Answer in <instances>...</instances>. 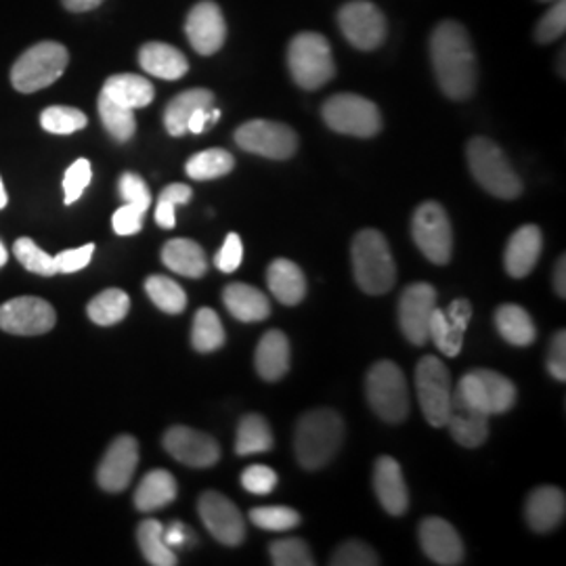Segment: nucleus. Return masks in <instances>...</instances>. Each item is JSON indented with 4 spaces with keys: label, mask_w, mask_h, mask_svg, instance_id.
<instances>
[{
    "label": "nucleus",
    "mask_w": 566,
    "mask_h": 566,
    "mask_svg": "<svg viewBox=\"0 0 566 566\" xmlns=\"http://www.w3.org/2000/svg\"><path fill=\"white\" fill-rule=\"evenodd\" d=\"M430 61L432 72L441 91L453 102H465L472 97L479 67L474 44L460 21H441L430 36Z\"/></svg>",
    "instance_id": "f257e3e1"
},
{
    "label": "nucleus",
    "mask_w": 566,
    "mask_h": 566,
    "mask_svg": "<svg viewBox=\"0 0 566 566\" xmlns=\"http://www.w3.org/2000/svg\"><path fill=\"white\" fill-rule=\"evenodd\" d=\"M343 439V418L332 409H313L296 426V458L306 470H319L336 455Z\"/></svg>",
    "instance_id": "f03ea898"
},
{
    "label": "nucleus",
    "mask_w": 566,
    "mask_h": 566,
    "mask_svg": "<svg viewBox=\"0 0 566 566\" xmlns=\"http://www.w3.org/2000/svg\"><path fill=\"white\" fill-rule=\"evenodd\" d=\"M353 271L355 282L365 294L382 296L390 292L397 282V266L385 235L376 229H365L357 233L353 242Z\"/></svg>",
    "instance_id": "7ed1b4c3"
},
{
    "label": "nucleus",
    "mask_w": 566,
    "mask_h": 566,
    "mask_svg": "<svg viewBox=\"0 0 566 566\" xmlns=\"http://www.w3.org/2000/svg\"><path fill=\"white\" fill-rule=\"evenodd\" d=\"M472 177L500 200H516L523 193V181L504 156V151L486 137H474L465 147Z\"/></svg>",
    "instance_id": "20e7f679"
},
{
    "label": "nucleus",
    "mask_w": 566,
    "mask_h": 566,
    "mask_svg": "<svg viewBox=\"0 0 566 566\" xmlns=\"http://www.w3.org/2000/svg\"><path fill=\"white\" fill-rule=\"evenodd\" d=\"M287 67L304 91H317L336 76V63L327 39L317 32H301L287 44Z\"/></svg>",
    "instance_id": "39448f33"
},
{
    "label": "nucleus",
    "mask_w": 566,
    "mask_h": 566,
    "mask_svg": "<svg viewBox=\"0 0 566 566\" xmlns=\"http://www.w3.org/2000/svg\"><path fill=\"white\" fill-rule=\"evenodd\" d=\"M70 63V53L60 42L30 46L11 70V84L20 93H36L60 81Z\"/></svg>",
    "instance_id": "423d86ee"
},
{
    "label": "nucleus",
    "mask_w": 566,
    "mask_h": 566,
    "mask_svg": "<svg viewBox=\"0 0 566 566\" xmlns=\"http://www.w3.org/2000/svg\"><path fill=\"white\" fill-rule=\"evenodd\" d=\"M365 392L369 407L390 424L403 422L409 413V392L401 367L392 361H378L369 369Z\"/></svg>",
    "instance_id": "0eeeda50"
},
{
    "label": "nucleus",
    "mask_w": 566,
    "mask_h": 566,
    "mask_svg": "<svg viewBox=\"0 0 566 566\" xmlns=\"http://www.w3.org/2000/svg\"><path fill=\"white\" fill-rule=\"evenodd\" d=\"M322 116L325 124L340 135L369 139L382 130V114L378 105L353 93L329 97L324 103Z\"/></svg>",
    "instance_id": "6e6552de"
},
{
    "label": "nucleus",
    "mask_w": 566,
    "mask_h": 566,
    "mask_svg": "<svg viewBox=\"0 0 566 566\" xmlns=\"http://www.w3.org/2000/svg\"><path fill=\"white\" fill-rule=\"evenodd\" d=\"M411 235L430 263L447 264L453 252V229L446 208L439 202L418 206L411 219Z\"/></svg>",
    "instance_id": "1a4fd4ad"
},
{
    "label": "nucleus",
    "mask_w": 566,
    "mask_h": 566,
    "mask_svg": "<svg viewBox=\"0 0 566 566\" xmlns=\"http://www.w3.org/2000/svg\"><path fill=\"white\" fill-rule=\"evenodd\" d=\"M416 390H418V399L422 405V413L428 424L434 428L446 426L449 405L453 397V386H451V374L439 357L426 355L424 359L418 364Z\"/></svg>",
    "instance_id": "9d476101"
},
{
    "label": "nucleus",
    "mask_w": 566,
    "mask_h": 566,
    "mask_svg": "<svg viewBox=\"0 0 566 566\" xmlns=\"http://www.w3.org/2000/svg\"><path fill=\"white\" fill-rule=\"evenodd\" d=\"M344 39L359 51H376L388 36V23L378 4L369 0H348L338 11Z\"/></svg>",
    "instance_id": "9b49d317"
},
{
    "label": "nucleus",
    "mask_w": 566,
    "mask_h": 566,
    "mask_svg": "<svg viewBox=\"0 0 566 566\" xmlns=\"http://www.w3.org/2000/svg\"><path fill=\"white\" fill-rule=\"evenodd\" d=\"M235 143L248 154L290 160L298 149V135L282 122L250 120L235 130Z\"/></svg>",
    "instance_id": "f8f14e48"
},
{
    "label": "nucleus",
    "mask_w": 566,
    "mask_h": 566,
    "mask_svg": "<svg viewBox=\"0 0 566 566\" xmlns=\"http://www.w3.org/2000/svg\"><path fill=\"white\" fill-rule=\"evenodd\" d=\"M460 397L486 416L506 413L516 401V386L493 369H472L458 385Z\"/></svg>",
    "instance_id": "ddd939ff"
},
{
    "label": "nucleus",
    "mask_w": 566,
    "mask_h": 566,
    "mask_svg": "<svg viewBox=\"0 0 566 566\" xmlns=\"http://www.w3.org/2000/svg\"><path fill=\"white\" fill-rule=\"evenodd\" d=\"M55 308L36 296H20L0 306V329L15 336H41L55 327Z\"/></svg>",
    "instance_id": "4468645a"
},
{
    "label": "nucleus",
    "mask_w": 566,
    "mask_h": 566,
    "mask_svg": "<svg viewBox=\"0 0 566 566\" xmlns=\"http://www.w3.org/2000/svg\"><path fill=\"white\" fill-rule=\"evenodd\" d=\"M198 512L217 542L224 546H240L245 539L242 512L223 493L206 491L198 502Z\"/></svg>",
    "instance_id": "2eb2a0df"
},
{
    "label": "nucleus",
    "mask_w": 566,
    "mask_h": 566,
    "mask_svg": "<svg viewBox=\"0 0 566 566\" xmlns=\"http://www.w3.org/2000/svg\"><path fill=\"white\" fill-rule=\"evenodd\" d=\"M187 41L200 55H214L227 41V21L214 0H200L185 21Z\"/></svg>",
    "instance_id": "dca6fc26"
},
{
    "label": "nucleus",
    "mask_w": 566,
    "mask_h": 566,
    "mask_svg": "<svg viewBox=\"0 0 566 566\" xmlns=\"http://www.w3.org/2000/svg\"><path fill=\"white\" fill-rule=\"evenodd\" d=\"M437 308V290L430 283H411L399 301V324L405 338L416 346L428 343V325Z\"/></svg>",
    "instance_id": "f3484780"
},
{
    "label": "nucleus",
    "mask_w": 566,
    "mask_h": 566,
    "mask_svg": "<svg viewBox=\"0 0 566 566\" xmlns=\"http://www.w3.org/2000/svg\"><path fill=\"white\" fill-rule=\"evenodd\" d=\"M472 317V304L465 298L453 301L449 308H434L430 325H428V340L446 355V357H458L464 346L465 329Z\"/></svg>",
    "instance_id": "a211bd4d"
},
{
    "label": "nucleus",
    "mask_w": 566,
    "mask_h": 566,
    "mask_svg": "<svg viewBox=\"0 0 566 566\" xmlns=\"http://www.w3.org/2000/svg\"><path fill=\"white\" fill-rule=\"evenodd\" d=\"M164 449L181 464L189 468H210L221 458L219 443L187 426H175L164 434Z\"/></svg>",
    "instance_id": "6ab92c4d"
},
{
    "label": "nucleus",
    "mask_w": 566,
    "mask_h": 566,
    "mask_svg": "<svg viewBox=\"0 0 566 566\" xmlns=\"http://www.w3.org/2000/svg\"><path fill=\"white\" fill-rule=\"evenodd\" d=\"M139 464V443L130 434L118 437L103 455L97 483L109 493H120L130 485Z\"/></svg>",
    "instance_id": "aec40b11"
},
{
    "label": "nucleus",
    "mask_w": 566,
    "mask_h": 566,
    "mask_svg": "<svg viewBox=\"0 0 566 566\" xmlns=\"http://www.w3.org/2000/svg\"><path fill=\"white\" fill-rule=\"evenodd\" d=\"M420 546L426 556L441 566H458L464 563V544L458 531L443 518L430 516L420 525Z\"/></svg>",
    "instance_id": "412c9836"
},
{
    "label": "nucleus",
    "mask_w": 566,
    "mask_h": 566,
    "mask_svg": "<svg viewBox=\"0 0 566 566\" xmlns=\"http://www.w3.org/2000/svg\"><path fill=\"white\" fill-rule=\"evenodd\" d=\"M489 418L485 411L476 409L460 397L458 390H453L446 426L458 446L474 449L481 447L489 437Z\"/></svg>",
    "instance_id": "4be33fe9"
},
{
    "label": "nucleus",
    "mask_w": 566,
    "mask_h": 566,
    "mask_svg": "<svg viewBox=\"0 0 566 566\" xmlns=\"http://www.w3.org/2000/svg\"><path fill=\"white\" fill-rule=\"evenodd\" d=\"M374 491L390 516H401L409 506L403 470L395 458L382 455L374 468Z\"/></svg>",
    "instance_id": "5701e85b"
},
{
    "label": "nucleus",
    "mask_w": 566,
    "mask_h": 566,
    "mask_svg": "<svg viewBox=\"0 0 566 566\" xmlns=\"http://www.w3.org/2000/svg\"><path fill=\"white\" fill-rule=\"evenodd\" d=\"M566 497L558 486H539L526 500V523L537 533H549L565 521Z\"/></svg>",
    "instance_id": "b1692460"
},
{
    "label": "nucleus",
    "mask_w": 566,
    "mask_h": 566,
    "mask_svg": "<svg viewBox=\"0 0 566 566\" xmlns=\"http://www.w3.org/2000/svg\"><path fill=\"white\" fill-rule=\"evenodd\" d=\"M542 248H544V238H542L539 227H535V224L521 227L510 238V242L506 245L504 263H506L507 273L512 277H516V280L526 277L533 271V266L539 261Z\"/></svg>",
    "instance_id": "393cba45"
},
{
    "label": "nucleus",
    "mask_w": 566,
    "mask_h": 566,
    "mask_svg": "<svg viewBox=\"0 0 566 566\" xmlns=\"http://www.w3.org/2000/svg\"><path fill=\"white\" fill-rule=\"evenodd\" d=\"M143 70L163 81H179L189 72V61L181 51L166 42H147L139 51Z\"/></svg>",
    "instance_id": "a878e982"
},
{
    "label": "nucleus",
    "mask_w": 566,
    "mask_h": 566,
    "mask_svg": "<svg viewBox=\"0 0 566 566\" xmlns=\"http://www.w3.org/2000/svg\"><path fill=\"white\" fill-rule=\"evenodd\" d=\"M223 303L227 311L243 324L263 322L271 313L269 298L248 283H229L223 290Z\"/></svg>",
    "instance_id": "bb28decb"
},
{
    "label": "nucleus",
    "mask_w": 566,
    "mask_h": 566,
    "mask_svg": "<svg viewBox=\"0 0 566 566\" xmlns=\"http://www.w3.org/2000/svg\"><path fill=\"white\" fill-rule=\"evenodd\" d=\"M256 371L266 382H277L290 369V340L280 329L266 332L254 355Z\"/></svg>",
    "instance_id": "cd10ccee"
},
{
    "label": "nucleus",
    "mask_w": 566,
    "mask_h": 566,
    "mask_svg": "<svg viewBox=\"0 0 566 566\" xmlns=\"http://www.w3.org/2000/svg\"><path fill=\"white\" fill-rule=\"evenodd\" d=\"M266 283L273 296L282 304L294 306L303 303L306 294V280L301 266L287 259H277L273 261L269 271H266Z\"/></svg>",
    "instance_id": "c85d7f7f"
},
{
    "label": "nucleus",
    "mask_w": 566,
    "mask_h": 566,
    "mask_svg": "<svg viewBox=\"0 0 566 566\" xmlns=\"http://www.w3.org/2000/svg\"><path fill=\"white\" fill-rule=\"evenodd\" d=\"M202 107H214V95L208 88H189L177 95L164 109V126L168 135L182 137L187 133V122L191 114Z\"/></svg>",
    "instance_id": "c756f323"
},
{
    "label": "nucleus",
    "mask_w": 566,
    "mask_h": 566,
    "mask_svg": "<svg viewBox=\"0 0 566 566\" xmlns=\"http://www.w3.org/2000/svg\"><path fill=\"white\" fill-rule=\"evenodd\" d=\"M163 263L172 273H179V275L191 277V280L202 277L208 271L202 245L193 240H187V238H177L164 245Z\"/></svg>",
    "instance_id": "7c9ffc66"
},
{
    "label": "nucleus",
    "mask_w": 566,
    "mask_h": 566,
    "mask_svg": "<svg viewBox=\"0 0 566 566\" xmlns=\"http://www.w3.org/2000/svg\"><path fill=\"white\" fill-rule=\"evenodd\" d=\"M102 95L112 102L120 103L128 109H142L154 102V84L137 74H118L107 78L103 84Z\"/></svg>",
    "instance_id": "2f4dec72"
},
{
    "label": "nucleus",
    "mask_w": 566,
    "mask_h": 566,
    "mask_svg": "<svg viewBox=\"0 0 566 566\" xmlns=\"http://www.w3.org/2000/svg\"><path fill=\"white\" fill-rule=\"evenodd\" d=\"M179 486L168 470H151L145 474L135 493V506L142 512H154L177 500Z\"/></svg>",
    "instance_id": "473e14b6"
},
{
    "label": "nucleus",
    "mask_w": 566,
    "mask_h": 566,
    "mask_svg": "<svg viewBox=\"0 0 566 566\" xmlns=\"http://www.w3.org/2000/svg\"><path fill=\"white\" fill-rule=\"evenodd\" d=\"M495 327L500 336L514 346H528L537 338L531 315L518 304H502L495 313Z\"/></svg>",
    "instance_id": "72a5a7b5"
},
{
    "label": "nucleus",
    "mask_w": 566,
    "mask_h": 566,
    "mask_svg": "<svg viewBox=\"0 0 566 566\" xmlns=\"http://www.w3.org/2000/svg\"><path fill=\"white\" fill-rule=\"evenodd\" d=\"M137 539H139L143 556L149 565H179L175 549L164 542V525L160 521H154V518L143 521L139 531H137Z\"/></svg>",
    "instance_id": "f704fd0d"
},
{
    "label": "nucleus",
    "mask_w": 566,
    "mask_h": 566,
    "mask_svg": "<svg viewBox=\"0 0 566 566\" xmlns=\"http://www.w3.org/2000/svg\"><path fill=\"white\" fill-rule=\"evenodd\" d=\"M273 434L263 416L248 413L238 426V441L235 453L238 455H252V453H266L273 449Z\"/></svg>",
    "instance_id": "c9c22d12"
},
{
    "label": "nucleus",
    "mask_w": 566,
    "mask_h": 566,
    "mask_svg": "<svg viewBox=\"0 0 566 566\" xmlns=\"http://www.w3.org/2000/svg\"><path fill=\"white\" fill-rule=\"evenodd\" d=\"M128 311H130V298L124 290L118 287L103 290L102 294H97L86 306L91 322L97 325L120 324L122 319L128 315Z\"/></svg>",
    "instance_id": "e433bc0d"
},
{
    "label": "nucleus",
    "mask_w": 566,
    "mask_h": 566,
    "mask_svg": "<svg viewBox=\"0 0 566 566\" xmlns=\"http://www.w3.org/2000/svg\"><path fill=\"white\" fill-rule=\"evenodd\" d=\"M233 166H235V160L229 151L206 149V151L196 154L193 158H189V163L185 164V172L193 181H214V179H221L224 175H229L233 170Z\"/></svg>",
    "instance_id": "4c0bfd02"
},
{
    "label": "nucleus",
    "mask_w": 566,
    "mask_h": 566,
    "mask_svg": "<svg viewBox=\"0 0 566 566\" xmlns=\"http://www.w3.org/2000/svg\"><path fill=\"white\" fill-rule=\"evenodd\" d=\"M191 344L198 353H214L224 344V327L221 317L212 308H200L193 317Z\"/></svg>",
    "instance_id": "58836bf2"
},
{
    "label": "nucleus",
    "mask_w": 566,
    "mask_h": 566,
    "mask_svg": "<svg viewBox=\"0 0 566 566\" xmlns=\"http://www.w3.org/2000/svg\"><path fill=\"white\" fill-rule=\"evenodd\" d=\"M99 116H102L105 130L112 135V139L118 143H126L133 139L137 130L135 109H128L120 103L112 102L109 97L99 95Z\"/></svg>",
    "instance_id": "ea45409f"
},
{
    "label": "nucleus",
    "mask_w": 566,
    "mask_h": 566,
    "mask_svg": "<svg viewBox=\"0 0 566 566\" xmlns=\"http://www.w3.org/2000/svg\"><path fill=\"white\" fill-rule=\"evenodd\" d=\"M145 292L160 311L168 315H179L187 306V294L181 285L166 275H151L145 280Z\"/></svg>",
    "instance_id": "a19ab883"
},
{
    "label": "nucleus",
    "mask_w": 566,
    "mask_h": 566,
    "mask_svg": "<svg viewBox=\"0 0 566 566\" xmlns=\"http://www.w3.org/2000/svg\"><path fill=\"white\" fill-rule=\"evenodd\" d=\"M86 124V114L67 105H53L41 114V126L51 135H72L82 130Z\"/></svg>",
    "instance_id": "79ce46f5"
},
{
    "label": "nucleus",
    "mask_w": 566,
    "mask_h": 566,
    "mask_svg": "<svg viewBox=\"0 0 566 566\" xmlns=\"http://www.w3.org/2000/svg\"><path fill=\"white\" fill-rule=\"evenodd\" d=\"M13 252L30 273H36V275H44V277H51V275H57V266H55V256L46 254L42 250L39 243L30 238H20L15 245H13Z\"/></svg>",
    "instance_id": "37998d69"
},
{
    "label": "nucleus",
    "mask_w": 566,
    "mask_h": 566,
    "mask_svg": "<svg viewBox=\"0 0 566 566\" xmlns=\"http://www.w3.org/2000/svg\"><path fill=\"white\" fill-rule=\"evenodd\" d=\"M252 525L273 531V533H285L301 525V514L287 506H263L254 507L250 512Z\"/></svg>",
    "instance_id": "c03bdc74"
},
{
    "label": "nucleus",
    "mask_w": 566,
    "mask_h": 566,
    "mask_svg": "<svg viewBox=\"0 0 566 566\" xmlns=\"http://www.w3.org/2000/svg\"><path fill=\"white\" fill-rule=\"evenodd\" d=\"M191 198H193V191L189 185L172 182V185L164 187V191L158 198V206H156V223L160 224L163 229H175L177 206L189 202Z\"/></svg>",
    "instance_id": "a18cd8bd"
},
{
    "label": "nucleus",
    "mask_w": 566,
    "mask_h": 566,
    "mask_svg": "<svg viewBox=\"0 0 566 566\" xmlns=\"http://www.w3.org/2000/svg\"><path fill=\"white\" fill-rule=\"evenodd\" d=\"M271 560L275 566H313L315 558L311 554L308 546L298 537L290 539H280L269 547Z\"/></svg>",
    "instance_id": "49530a36"
},
{
    "label": "nucleus",
    "mask_w": 566,
    "mask_h": 566,
    "mask_svg": "<svg viewBox=\"0 0 566 566\" xmlns=\"http://www.w3.org/2000/svg\"><path fill=\"white\" fill-rule=\"evenodd\" d=\"M566 30V2L554 0V4L546 11V15L535 25V41L542 44L558 41L565 36Z\"/></svg>",
    "instance_id": "de8ad7c7"
},
{
    "label": "nucleus",
    "mask_w": 566,
    "mask_h": 566,
    "mask_svg": "<svg viewBox=\"0 0 566 566\" xmlns=\"http://www.w3.org/2000/svg\"><path fill=\"white\" fill-rule=\"evenodd\" d=\"M332 566H378L380 558L371 547L364 542H346L338 547L329 560Z\"/></svg>",
    "instance_id": "09e8293b"
},
{
    "label": "nucleus",
    "mask_w": 566,
    "mask_h": 566,
    "mask_svg": "<svg viewBox=\"0 0 566 566\" xmlns=\"http://www.w3.org/2000/svg\"><path fill=\"white\" fill-rule=\"evenodd\" d=\"M93 179V168L88 160H76L67 168L65 177H63V191H65V206H72L78 202L84 193V189L91 185Z\"/></svg>",
    "instance_id": "8fccbe9b"
},
{
    "label": "nucleus",
    "mask_w": 566,
    "mask_h": 566,
    "mask_svg": "<svg viewBox=\"0 0 566 566\" xmlns=\"http://www.w3.org/2000/svg\"><path fill=\"white\" fill-rule=\"evenodd\" d=\"M242 486L248 493L266 495L277 486V472L269 465H248L242 472Z\"/></svg>",
    "instance_id": "3c124183"
},
{
    "label": "nucleus",
    "mask_w": 566,
    "mask_h": 566,
    "mask_svg": "<svg viewBox=\"0 0 566 566\" xmlns=\"http://www.w3.org/2000/svg\"><path fill=\"white\" fill-rule=\"evenodd\" d=\"M120 196L124 202L139 206L145 212L151 206V193L147 189V182L143 181L142 177L135 175V172H124L122 175Z\"/></svg>",
    "instance_id": "603ef678"
},
{
    "label": "nucleus",
    "mask_w": 566,
    "mask_h": 566,
    "mask_svg": "<svg viewBox=\"0 0 566 566\" xmlns=\"http://www.w3.org/2000/svg\"><path fill=\"white\" fill-rule=\"evenodd\" d=\"M243 261L242 238L238 233H229L224 240L223 248L217 252L214 264L223 273H233L240 269Z\"/></svg>",
    "instance_id": "864d4df0"
},
{
    "label": "nucleus",
    "mask_w": 566,
    "mask_h": 566,
    "mask_svg": "<svg viewBox=\"0 0 566 566\" xmlns=\"http://www.w3.org/2000/svg\"><path fill=\"white\" fill-rule=\"evenodd\" d=\"M93 254H95V245L93 243H86L82 248H74V250H63L57 256H55V266H57V273H76L84 266H88V263L93 261Z\"/></svg>",
    "instance_id": "5fc2aeb1"
},
{
    "label": "nucleus",
    "mask_w": 566,
    "mask_h": 566,
    "mask_svg": "<svg viewBox=\"0 0 566 566\" xmlns=\"http://www.w3.org/2000/svg\"><path fill=\"white\" fill-rule=\"evenodd\" d=\"M143 217H145V210H142L139 206L124 203L120 210H116V214L112 219V227L118 235H135L143 229Z\"/></svg>",
    "instance_id": "6e6d98bb"
},
{
    "label": "nucleus",
    "mask_w": 566,
    "mask_h": 566,
    "mask_svg": "<svg viewBox=\"0 0 566 566\" xmlns=\"http://www.w3.org/2000/svg\"><path fill=\"white\" fill-rule=\"evenodd\" d=\"M547 369L549 374L558 380L565 382L566 380V332L560 329L549 344L547 350Z\"/></svg>",
    "instance_id": "4d7b16f0"
},
{
    "label": "nucleus",
    "mask_w": 566,
    "mask_h": 566,
    "mask_svg": "<svg viewBox=\"0 0 566 566\" xmlns=\"http://www.w3.org/2000/svg\"><path fill=\"white\" fill-rule=\"evenodd\" d=\"M164 542L170 547H185L196 542V535L182 523H172L168 528H164Z\"/></svg>",
    "instance_id": "13d9d810"
},
{
    "label": "nucleus",
    "mask_w": 566,
    "mask_h": 566,
    "mask_svg": "<svg viewBox=\"0 0 566 566\" xmlns=\"http://www.w3.org/2000/svg\"><path fill=\"white\" fill-rule=\"evenodd\" d=\"M61 2L72 13H86V11H93V9L102 7L105 0H61Z\"/></svg>",
    "instance_id": "bf43d9fd"
},
{
    "label": "nucleus",
    "mask_w": 566,
    "mask_h": 566,
    "mask_svg": "<svg viewBox=\"0 0 566 566\" xmlns=\"http://www.w3.org/2000/svg\"><path fill=\"white\" fill-rule=\"evenodd\" d=\"M554 287H556V294L560 298H566V259L563 256L558 264H556V273H554Z\"/></svg>",
    "instance_id": "052dcab7"
},
{
    "label": "nucleus",
    "mask_w": 566,
    "mask_h": 566,
    "mask_svg": "<svg viewBox=\"0 0 566 566\" xmlns=\"http://www.w3.org/2000/svg\"><path fill=\"white\" fill-rule=\"evenodd\" d=\"M9 202V196H7V191H4V182L0 179V210L7 206Z\"/></svg>",
    "instance_id": "680f3d73"
},
{
    "label": "nucleus",
    "mask_w": 566,
    "mask_h": 566,
    "mask_svg": "<svg viewBox=\"0 0 566 566\" xmlns=\"http://www.w3.org/2000/svg\"><path fill=\"white\" fill-rule=\"evenodd\" d=\"M7 261H9V254H7L4 245H2V242H0V266H2V264H7Z\"/></svg>",
    "instance_id": "e2e57ef3"
},
{
    "label": "nucleus",
    "mask_w": 566,
    "mask_h": 566,
    "mask_svg": "<svg viewBox=\"0 0 566 566\" xmlns=\"http://www.w3.org/2000/svg\"><path fill=\"white\" fill-rule=\"evenodd\" d=\"M542 2H549V0H542Z\"/></svg>",
    "instance_id": "0e129e2a"
}]
</instances>
